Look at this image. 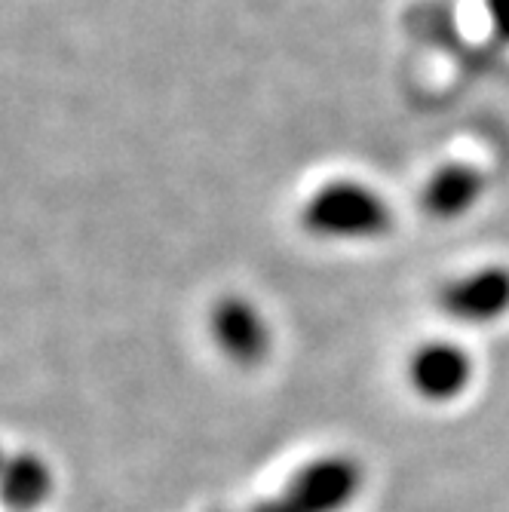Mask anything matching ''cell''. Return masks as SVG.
Returning a JSON list of instances; mask_svg holds the SVG:
<instances>
[{
    "mask_svg": "<svg viewBox=\"0 0 509 512\" xmlns=\"http://www.w3.org/2000/svg\"><path fill=\"white\" fill-rule=\"evenodd\" d=\"M442 316L460 325H491L509 313V270L482 267L451 279L439 289Z\"/></svg>",
    "mask_w": 509,
    "mask_h": 512,
    "instance_id": "cell-5",
    "label": "cell"
},
{
    "mask_svg": "<svg viewBox=\"0 0 509 512\" xmlns=\"http://www.w3.org/2000/svg\"><path fill=\"white\" fill-rule=\"evenodd\" d=\"M53 494V470L40 454L19 451L0 473V500L13 512H37Z\"/></svg>",
    "mask_w": 509,
    "mask_h": 512,
    "instance_id": "cell-7",
    "label": "cell"
},
{
    "mask_svg": "<svg viewBox=\"0 0 509 512\" xmlns=\"http://www.w3.org/2000/svg\"><path fill=\"white\" fill-rule=\"evenodd\" d=\"M209 332L221 356L240 368H258L273 347V335L264 313L240 295H227L215 301L209 316Z\"/></svg>",
    "mask_w": 509,
    "mask_h": 512,
    "instance_id": "cell-4",
    "label": "cell"
},
{
    "mask_svg": "<svg viewBox=\"0 0 509 512\" xmlns=\"http://www.w3.org/2000/svg\"><path fill=\"white\" fill-rule=\"evenodd\" d=\"M365 473L356 457L322 454L289 479L283 494L258 503L252 512H347L362 494Z\"/></svg>",
    "mask_w": 509,
    "mask_h": 512,
    "instance_id": "cell-2",
    "label": "cell"
},
{
    "mask_svg": "<svg viewBox=\"0 0 509 512\" xmlns=\"http://www.w3.org/2000/svg\"><path fill=\"white\" fill-rule=\"evenodd\" d=\"M301 224L326 240H372L393 224V212L381 194L359 181H332L319 188L301 209Z\"/></svg>",
    "mask_w": 509,
    "mask_h": 512,
    "instance_id": "cell-1",
    "label": "cell"
},
{
    "mask_svg": "<svg viewBox=\"0 0 509 512\" xmlns=\"http://www.w3.org/2000/svg\"><path fill=\"white\" fill-rule=\"evenodd\" d=\"M405 378L411 393L430 405H451L476 378V359L454 341H427L408 356Z\"/></svg>",
    "mask_w": 509,
    "mask_h": 512,
    "instance_id": "cell-3",
    "label": "cell"
},
{
    "mask_svg": "<svg viewBox=\"0 0 509 512\" xmlns=\"http://www.w3.org/2000/svg\"><path fill=\"white\" fill-rule=\"evenodd\" d=\"M485 10L491 19V28L500 40H509V0H485Z\"/></svg>",
    "mask_w": 509,
    "mask_h": 512,
    "instance_id": "cell-8",
    "label": "cell"
},
{
    "mask_svg": "<svg viewBox=\"0 0 509 512\" xmlns=\"http://www.w3.org/2000/svg\"><path fill=\"white\" fill-rule=\"evenodd\" d=\"M7 457H10V454H7L4 448H0V473H4V467H7Z\"/></svg>",
    "mask_w": 509,
    "mask_h": 512,
    "instance_id": "cell-9",
    "label": "cell"
},
{
    "mask_svg": "<svg viewBox=\"0 0 509 512\" xmlns=\"http://www.w3.org/2000/svg\"><path fill=\"white\" fill-rule=\"evenodd\" d=\"M485 191V178L476 166L445 163L439 166L421 191V206L436 221H451L470 212Z\"/></svg>",
    "mask_w": 509,
    "mask_h": 512,
    "instance_id": "cell-6",
    "label": "cell"
}]
</instances>
